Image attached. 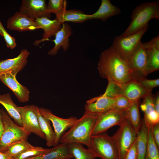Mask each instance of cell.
<instances>
[{
  "instance_id": "cell-1",
  "label": "cell",
  "mask_w": 159,
  "mask_h": 159,
  "mask_svg": "<svg viewBox=\"0 0 159 159\" xmlns=\"http://www.w3.org/2000/svg\"><path fill=\"white\" fill-rule=\"evenodd\" d=\"M97 68L102 77L120 85L133 80L128 61L122 58L112 46L101 53Z\"/></svg>"
},
{
  "instance_id": "cell-2",
  "label": "cell",
  "mask_w": 159,
  "mask_h": 159,
  "mask_svg": "<svg viewBox=\"0 0 159 159\" xmlns=\"http://www.w3.org/2000/svg\"><path fill=\"white\" fill-rule=\"evenodd\" d=\"M97 116L84 113L69 130L62 135L59 143H77L89 148L91 132Z\"/></svg>"
},
{
  "instance_id": "cell-3",
  "label": "cell",
  "mask_w": 159,
  "mask_h": 159,
  "mask_svg": "<svg viewBox=\"0 0 159 159\" xmlns=\"http://www.w3.org/2000/svg\"><path fill=\"white\" fill-rule=\"evenodd\" d=\"M131 21L125 31L120 36L125 37L136 33L148 25L152 19H159L158 1L140 4L132 11Z\"/></svg>"
},
{
  "instance_id": "cell-4",
  "label": "cell",
  "mask_w": 159,
  "mask_h": 159,
  "mask_svg": "<svg viewBox=\"0 0 159 159\" xmlns=\"http://www.w3.org/2000/svg\"><path fill=\"white\" fill-rule=\"evenodd\" d=\"M4 131L0 138V151L4 152L13 143L19 140H27L30 133L15 124L3 110H0Z\"/></svg>"
},
{
  "instance_id": "cell-5",
  "label": "cell",
  "mask_w": 159,
  "mask_h": 159,
  "mask_svg": "<svg viewBox=\"0 0 159 159\" xmlns=\"http://www.w3.org/2000/svg\"><path fill=\"white\" fill-rule=\"evenodd\" d=\"M148 27V25L138 32L126 36L116 37L112 46L122 58L128 61L142 42L141 38Z\"/></svg>"
},
{
  "instance_id": "cell-6",
  "label": "cell",
  "mask_w": 159,
  "mask_h": 159,
  "mask_svg": "<svg viewBox=\"0 0 159 159\" xmlns=\"http://www.w3.org/2000/svg\"><path fill=\"white\" fill-rule=\"evenodd\" d=\"M88 148L93 151L97 158L102 159H119L112 138L106 132L91 135Z\"/></svg>"
},
{
  "instance_id": "cell-7",
  "label": "cell",
  "mask_w": 159,
  "mask_h": 159,
  "mask_svg": "<svg viewBox=\"0 0 159 159\" xmlns=\"http://www.w3.org/2000/svg\"><path fill=\"white\" fill-rule=\"evenodd\" d=\"M112 136L119 159H124L128 150L136 138L137 133L126 119Z\"/></svg>"
},
{
  "instance_id": "cell-8",
  "label": "cell",
  "mask_w": 159,
  "mask_h": 159,
  "mask_svg": "<svg viewBox=\"0 0 159 159\" xmlns=\"http://www.w3.org/2000/svg\"><path fill=\"white\" fill-rule=\"evenodd\" d=\"M124 111L113 109L97 116L91 135L106 132L112 126L121 125L126 120Z\"/></svg>"
},
{
  "instance_id": "cell-9",
  "label": "cell",
  "mask_w": 159,
  "mask_h": 159,
  "mask_svg": "<svg viewBox=\"0 0 159 159\" xmlns=\"http://www.w3.org/2000/svg\"><path fill=\"white\" fill-rule=\"evenodd\" d=\"M147 55L144 43L140 44L127 61L133 80L145 77L147 73Z\"/></svg>"
},
{
  "instance_id": "cell-10",
  "label": "cell",
  "mask_w": 159,
  "mask_h": 159,
  "mask_svg": "<svg viewBox=\"0 0 159 159\" xmlns=\"http://www.w3.org/2000/svg\"><path fill=\"white\" fill-rule=\"evenodd\" d=\"M41 115L51 122L53 126L55 135V146L59 144L60 138L62 134L68 128H70L76 122L78 118L71 117L67 118L57 117L48 109L39 108Z\"/></svg>"
},
{
  "instance_id": "cell-11",
  "label": "cell",
  "mask_w": 159,
  "mask_h": 159,
  "mask_svg": "<svg viewBox=\"0 0 159 159\" xmlns=\"http://www.w3.org/2000/svg\"><path fill=\"white\" fill-rule=\"evenodd\" d=\"M85 113L97 116L109 110L115 109V99L102 94L86 101Z\"/></svg>"
},
{
  "instance_id": "cell-12",
  "label": "cell",
  "mask_w": 159,
  "mask_h": 159,
  "mask_svg": "<svg viewBox=\"0 0 159 159\" xmlns=\"http://www.w3.org/2000/svg\"><path fill=\"white\" fill-rule=\"evenodd\" d=\"M22 123L24 129L30 133H33L46 140L44 134L41 130L37 116L33 109V105L19 107Z\"/></svg>"
},
{
  "instance_id": "cell-13",
  "label": "cell",
  "mask_w": 159,
  "mask_h": 159,
  "mask_svg": "<svg viewBox=\"0 0 159 159\" xmlns=\"http://www.w3.org/2000/svg\"><path fill=\"white\" fill-rule=\"evenodd\" d=\"M47 7L44 0H23L19 12L34 19L42 17L50 19L51 16L47 12Z\"/></svg>"
},
{
  "instance_id": "cell-14",
  "label": "cell",
  "mask_w": 159,
  "mask_h": 159,
  "mask_svg": "<svg viewBox=\"0 0 159 159\" xmlns=\"http://www.w3.org/2000/svg\"><path fill=\"white\" fill-rule=\"evenodd\" d=\"M29 52L26 49H23L16 57L0 61V75L10 73L16 75L25 66Z\"/></svg>"
},
{
  "instance_id": "cell-15",
  "label": "cell",
  "mask_w": 159,
  "mask_h": 159,
  "mask_svg": "<svg viewBox=\"0 0 159 159\" xmlns=\"http://www.w3.org/2000/svg\"><path fill=\"white\" fill-rule=\"evenodd\" d=\"M7 27L10 30L20 32L39 29L35 19L29 18L19 12H15L8 19Z\"/></svg>"
},
{
  "instance_id": "cell-16",
  "label": "cell",
  "mask_w": 159,
  "mask_h": 159,
  "mask_svg": "<svg viewBox=\"0 0 159 159\" xmlns=\"http://www.w3.org/2000/svg\"><path fill=\"white\" fill-rule=\"evenodd\" d=\"M0 80L14 92L19 101L24 102L28 101L29 98V91L17 81L16 75L10 73L0 75Z\"/></svg>"
},
{
  "instance_id": "cell-17",
  "label": "cell",
  "mask_w": 159,
  "mask_h": 159,
  "mask_svg": "<svg viewBox=\"0 0 159 159\" xmlns=\"http://www.w3.org/2000/svg\"><path fill=\"white\" fill-rule=\"evenodd\" d=\"M140 106L144 113L143 120L148 128L159 123V114L155 110L154 95L152 92L143 98Z\"/></svg>"
},
{
  "instance_id": "cell-18",
  "label": "cell",
  "mask_w": 159,
  "mask_h": 159,
  "mask_svg": "<svg viewBox=\"0 0 159 159\" xmlns=\"http://www.w3.org/2000/svg\"><path fill=\"white\" fill-rule=\"evenodd\" d=\"M147 55V73L149 74L159 69V36L144 43Z\"/></svg>"
},
{
  "instance_id": "cell-19",
  "label": "cell",
  "mask_w": 159,
  "mask_h": 159,
  "mask_svg": "<svg viewBox=\"0 0 159 159\" xmlns=\"http://www.w3.org/2000/svg\"><path fill=\"white\" fill-rule=\"evenodd\" d=\"M122 95L132 102L139 101L151 92L141 85L135 80H132L125 84L121 85Z\"/></svg>"
},
{
  "instance_id": "cell-20",
  "label": "cell",
  "mask_w": 159,
  "mask_h": 159,
  "mask_svg": "<svg viewBox=\"0 0 159 159\" xmlns=\"http://www.w3.org/2000/svg\"><path fill=\"white\" fill-rule=\"evenodd\" d=\"M35 21L39 27L44 31L42 38L35 41L33 44L35 46L38 45L40 43L47 40L52 36L55 37L56 33L61 28L62 24L56 19L51 20L47 17L37 18Z\"/></svg>"
},
{
  "instance_id": "cell-21",
  "label": "cell",
  "mask_w": 159,
  "mask_h": 159,
  "mask_svg": "<svg viewBox=\"0 0 159 159\" xmlns=\"http://www.w3.org/2000/svg\"><path fill=\"white\" fill-rule=\"evenodd\" d=\"M73 33L70 26L67 23L62 24L60 29L56 33L54 39V47L49 51L48 54L54 56L58 53L60 48L64 51H66L69 46V37Z\"/></svg>"
},
{
  "instance_id": "cell-22",
  "label": "cell",
  "mask_w": 159,
  "mask_h": 159,
  "mask_svg": "<svg viewBox=\"0 0 159 159\" xmlns=\"http://www.w3.org/2000/svg\"><path fill=\"white\" fill-rule=\"evenodd\" d=\"M73 158L69 151L68 144L61 143L54 146L43 154L26 159H69Z\"/></svg>"
},
{
  "instance_id": "cell-23",
  "label": "cell",
  "mask_w": 159,
  "mask_h": 159,
  "mask_svg": "<svg viewBox=\"0 0 159 159\" xmlns=\"http://www.w3.org/2000/svg\"><path fill=\"white\" fill-rule=\"evenodd\" d=\"M56 19L62 24L66 21L74 23H83L89 19V15L85 14L82 11L76 9L62 10L54 14Z\"/></svg>"
},
{
  "instance_id": "cell-24",
  "label": "cell",
  "mask_w": 159,
  "mask_h": 159,
  "mask_svg": "<svg viewBox=\"0 0 159 159\" xmlns=\"http://www.w3.org/2000/svg\"><path fill=\"white\" fill-rule=\"evenodd\" d=\"M120 9L113 5L109 0H102L98 10L94 14L89 15V19H99L105 21L110 17L118 15Z\"/></svg>"
},
{
  "instance_id": "cell-25",
  "label": "cell",
  "mask_w": 159,
  "mask_h": 159,
  "mask_svg": "<svg viewBox=\"0 0 159 159\" xmlns=\"http://www.w3.org/2000/svg\"><path fill=\"white\" fill-rule=\"evenodd\" d=\"M33 109L37 116L40 127L45 136L46 145L49 147L54 146L55 135L50 121L41 115L37 106L33 105Z\"/></svg>"
},
{
  "instance_id": "cell-26",
  "label": "cell",
  "mask_w": 159,
  "mask_h": 159,
  "mask_svg": "<svg viewBox=\"0 0 159 159\" xmlns=\"http://www.w3.org/2000/svg\"><path fill=\"white\" fill-rule=\"evenodd\" d=\"M148 128L143 119L137 133V159H144L148 142Z\"/></svg>"
},
{
  "instance_id": "cell-27",
  "label": "cell",
  "mask_w": 159,
  "mask_h": 159,
  "mask_svg": "<svg viewBox=\"0 0 159 159\" xmlns=\"http://www.w3.org/2000/svg\"><path fill=\"white\" fill-rule=\"evenodd\" d=\"M0 104L6 109L10 115L18 124L22 127V123L19 107L12 100L9 93L0 94Z\"/></svg>"
},
{
  "instance_id": "cell-28",
  "label": "cell",
  "mask_w": 159,
  "mask_h": 159,
  "mask_svg": "<svg viewBox=\"0 0 159 159\" xmlns=\"http://www.w3.org/2000/svg\"><path fill=\"white\" fill-rule=\"evenodd\" d=\"M124 111L126 119L137 133L141 122L139 109V101L133 102Z\"/></svg>"
},
{
  "instance_id": "cell-29",
  "label": "cell",
  "mask_w": 159,
  "mask_h": 159,
  "mask_svg": "<svg viewBox=\"0 0 159 159\" xmlns=\"http://www.w3.org/2000/svg\"><path fill=\"white\" fill-rule=\"evenodd\" d=\"M70 153L75 159H95L97 158L90 149L84 148L82 144L77 143L68 144Z\"/></svg>"
},
{
  "instance_id": "cell-30",
  "label": "cell",
  "mask_w": 159,
  "mask_h": 159,
  "mask_svg": "<svg viewBox=\"0 0 159 159\" xmlns=\"http://www.w3.org/2000/svg\"><path fill=\"white\" fill-rule=\"evenodd\" d=\"M33 147L27 140H19L11 144L5 152L8 154L13 158L25 150Z\"/></svg>"
},
{
  "instance_id": "cell-31",
  "label": "cell",
  "mask_w": 159,
  "mask_h": 159,
  "mask_svg": "<svg viewBox=\"0 0 159 159\" xmlns=\"http://www.w3.org/2000/svg\"><path fill=\"white\" fill-rule=\"evenodd\" d=\"M159 149L153 140L151 128H148V142L144 159H159Z\"/></svg>"
},
{
  "instance_id": "cell-32",
  "label": "cell",
  "mask_w": 159,
  "mask_h": 159,
  "mask_svg": "<svg viewBox=\"0 0 159 159\" xmlns=\"http://www.w3.org/2000/svg\"><path fill=\"white\" fill-rule=\"evenodd\" d=\"M50 148H45L40 147H34L28 149L12 158V159H26L43 154Z\"/></svg>"
},
{
  "instance_id": "cell-33",
  "label": "cell",
  "mask_w": 159,
  "mask_h": 159,
  "mask_svg": "<svg viewBox=\"0 0 159 159\" xmlns=\"http://www.w3.org/2000/svg\"><path fill=\"white\" fill-rule=\"evenodd\" d=\"M108 84L104 95L110 97L115 98L122 95L121 85L112 81L108 80Z\"/></svg>"
},
{
  "instance_id": "cell-34",
  "label": "cell",
  "mask_w": 159,
  "mask_h": 159,
  "mask_svg": "<svg viewBox=\"0 0 159 159\" xmlns=\"http://www.w3.org/2000/svg\"><path fill=\"white\" fill-rule=\"evenodd\" d=\"M67 1L64 0H49L48 3L47 10L48 13H55L66 9Z\"/></svg>"
},
{
  "instance_id": "cell-35",
  "label": "cell",
  "mask_w": 159,
  "mask_h": 159,
  "mask_svg": "<svg viewBox=\"0 0 159 159\" xmlns=\"http://www.w3.org/2000/svg\"><path fill=\"white\" fill-rule=\"evenodd\" d=\"M115 99V109L120 110H125L133 102L122 95L117 97Z\"/></svg>"
},
{
  "instance_id": "cell-36",
  "label": "cell",
  "mask_w": 159,
  "mask_h": 159,
  "mask_svg": "<svg viewBox=\"0 0 159 159\" xmlns=\"http://www.w3.org/2000/svg\"><path fill=\"white\" fill-rule=\"evenodd\" d=\"M138 82L146 89L152 91L153 89L159 86V79L149 80L142 77L138 81Z\"/></svg>"
},
{
  "instance_id": "cell-37",
  "label": "cell",
  "mask_w": 159,
  "mask_h": 159,
  "mask_svg": "<svg viewBox=\"0 0 159 159\" xmlns=\"http://www.w3.org/2000/svg\"><path fill=\"white\" fill-rule=\"evenodd\" d=\"M2 36L4 37L6 46L9 48L13 49L16 46L15 39L8 34L4 26L2 27Z\"/></svg>"
},
{
  "instance_id": "cell-38",
  "label": "cell",
  "mask_w": 159,
  "mask_h": 159,
  "mask_svg": "<svg viewBox=\"0 0 159 159\" xmlns=\"http://www.w3.org/2000/svg\"><path fill=\"white\" fill-rule=\"evenodd\" d=\"M136 138L126 153L124 159H137Z\"/></svg>"
},
{
  "instance_id": "cell-39",
  "label": "cell",
  "mask_w": 159,
  "mask_h": 159,
  "mask_svg": "<svg viewBox=\"0 0 159 159\" xmlns=\"http://www.w3.org/2000/svg\"><path fill=\"white\" fill-rule=\"evenodd\" d=\"M152 136L154 141L159 148V123L155 125L151 128Z\"/></svg>"
},
{
  "instance_id": "cell-40",
  "label": "cell",
  "mask_w": 159,
  "mask_h": 159,
  "mask_svg": "<svg viewBox=\"0 0 159 159\" xmlns=\"http://www.w3.org/2000/svg\"><path fill=\"white\" fill-rule=\"evenodd\" d=\"M154 97V103L155 109L156 112L159 114V93L158 92L155 94H153Z\"/></svg>"
},
{
  "instance_id": "cell-41",
  "label": "cell",
  "mask_w": 159,
  "mask_h": 159,
  "mask_svg": "<svg viewBox=\"0 0 159 159\" xmlns=\"http://www.w3.org/2000/svg\"><path fill=\"white\" fill-rule=\"evenodd\" d=\"M0 159H12V158L6 152L0 151Z\"/></svg>"
},
{
  "instance_id": "cell-42",
  "label": "cell",
  "mask_w": 159,
  "mask_h": 159,
  "mask_svg": "<svg viewBox=\"0 0 159 159\" xmlns=\"http://www.w3.org/2000/svg\"><path fill=\"white\" fill-rule=\"evenodd\" d=\"M0 110V138L1 137L4 131V126L1 116Z\"/></svg>"
},
{
  "instance_id": "cell-43",
  "label": "cell",
  "mask_w": 159,
  "mask_h": 159,
  "mask_svg": "<svg viewBox=\"0 0 159 159\" xmlns=\"http://www.w3.org/2000/svg\"><path fill=\"white\" fill-rule=\"evenodd\" d=\"M3 26L0 20V36H2V27Z\"/></svg>"
}]
</instances>
